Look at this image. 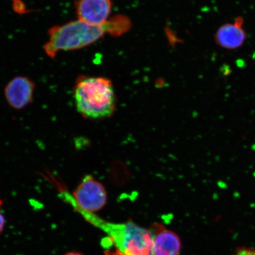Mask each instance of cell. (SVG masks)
Wrapping results in <instances>:
<instances>
[{
  "label": "cell",
  "mask_w": 255,
  "mask_h": 255,
  "mask_svg": "<svg viewBox=\"0 0 255 255\" xmlns=\"http://www.w3.org/2000/svg\"><path fill=\"white\" fill-rule=\"evenodd\" d=\"M131 28L126 15H116L102 24H92L78 20L56 25L48 31L49 40L44 46L46 55L54 58L60 50L82 49L96 42L105 34L120 36Z\"/></svg>",
  "instance_id": "cell-1"
},
{
  "label": "cell",
  "mask_w": 255,
  "mask_h": 255,
  "mask_svg": "<svg viewBox=\"0 0 255 255\" xmlns=\"http://www.w3.org/2000/svg\"><path fill=\"white\" fill-rule=\"evenodd\" d=\"M2 205V200L0 199V234L4 230L5 224V218L1 211Z\"/></svg>",
  "instance_id": "cell-9"
},
{
  "label": "cell",
  "mask_w": 255,
  "mask_h": 255,
  "mask_svg": "<svg viewBox=\"0 0 255 255\" xmlns=\"http://www.w3.org/2000/svg\"><path fill=\"white\" fill-rule=\"evenodd\" d=\"M35 84L25 76H17L5 87V97L9 106L15 110L26 107L33 100Z\"/></svg>",
  "instance_id": "cell-5"
},
{
  "label": "cell",
  "mask_w": 255,
  "mask_h": 255,
  "mask_svg": "<svg viewBox=\"0 0 255 255\" xmlns=\"http://www.w3.org/2000/svg\"><path fill=\"white\" fill-rule=\"evenodd\" d=\"M73 98L78 113L86 119H107L116 110V94L107 78L79 76L73 88Z\"/></svg>",
  "instance_id": "cell-2"
},
{
  "label": "cell",
  "mask_w": 255,
  "mask_h": 255,
  "mask_svg": "<svg viewBox=\"0 0 255 255\" xmlns=\"http://www.w3.org/2000/svg\"><path fill=\"white\" fill-rule=\"evenodd\" d=\"M94 222L106 232L118 251L124 255H153V238L150 230L132 222L111 223L95 218Z\"/></svg>",
  "instance_id": "cell-3"
},
{
  "label": "cell",
  "mask_w": 255,
  "mask_h": 255,
  "mask_svg": "<svg viewBox=\"0 0 255 255\" xmlns=\"http://www.w3.org/2000/svg\"><path fill=\"white\" fill-rule=\"evenodd\" d=\"M79 20L92 24L108 20L112 10L111 0H78L76 2Z\"/></svg>",
  "instance_id": "cell-6"
},
{
  "label": "cell",
  "mask_w": 255,
  "mask_h": 255,
  "mask_svg": "<svg viewBox=\"0 0 255 255\" xmlns=\"http://www.w3.org/2000/svg\"><path fill=\"white\" fill-rule=\"evenodd\" d=\"M237 255H255V251L248 249H241L238 251Z\"/></svg>",
  "instance_id": "cell-10"
},
{
  "label": "cell",
  "mask_w": 255,
  "mask_h": 255,
  "mask_svg": "<svg viewBox=\"0 0 255 255\" xmlns=\"http://www.w3.org/2000/svg\"><path fill=\"white\" fill-rule=\"evenodd\" d=\"M64 255H82V254L79 253H76V252H71V253H67Z\"/></svg>",
  "instance_id": "cell-12"
},
{
  "label": "cell",
  "mask_w": 255,
  "mask_h": 255,
  "mask_svg": "<svg viewBox=\"0 0 255 255\" xmlns=\"http://www.w3.org/2000/svg\"><path fill=\"white\" fill-rule=\"evenodd\" d=\"M105 255H124L123 254L120 253L119 251L116 252H112V251H107L105 252Z\"/></svg>",
  "instance_id": "cell-11"
},
{
  "label": "cell",
  "mask_w": 255,
  "mask_h": 255,
  "mask_svg": "<svg viewBox=\"0 0 255 255\" xmlns=\"http://www.w3.org/2000/svg\"><path fill=\"white\" fill-rule=\"evenodd\" d=\"M153 238V255H178L181 242L174 232L155 224L150 229Z\"/></svg>",
  "instance_id": "cell-7"
},
{
  "label": "cell",
  "mask_w": 255,
  "mask_h": 255,
  "mask_svg": "<svg viewBox=\"0 0 255 255\" xmlns=\"http://www.w3.org/2000/svg\"><path fill=\"white\" fill-rule=\"evenodd\" d=\"M243 25L244 19L242 17L236 18L233 23L222 25L216 34L217 44L227 49H236L241 47L247 37Z\"/></svg>",
  "instance_id": "cell-8"
},
{
  "label": "cell",
  "mask_w": 255,
  "mask_h": 255,
  "mask_svg": "<svg viewBox=\"0 0 255 255\" xmlns=\"http://www.w3.org/2000/svg\"><path fill=\"white\" fill-rule=\"evenodd\" d=\"M73 196L81 208L89 213L103 209L107 201V193L103 185L91 175L83 178L73 192Z\"/></svg>",
  "instance_id": "cell-4"
}]
</instances>
